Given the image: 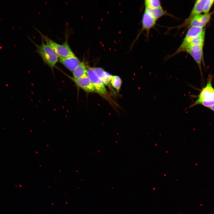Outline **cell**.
<instances>
[{
    "instance_id": "1",
    "label": "cell",
    "mask_w": 214,
    "mask_h": 214,
    "mask_svg": "<svg viewBox=\"0 0 214 214\" xmlns=\"http://www.w3.org/2000/svg\"><path fill=\"white\" fill-rule=\"evenodd\" d=\"M37 48L36 52L41 57L43 62L49 67L52 70L59 61V57L54 51L45 43L42 37V42L37 44L30 39Z\"/></svg>"
},
{
    "instance_id": "2",
    "label": "cell",
    "mask_w": 214,
    "mask_h": 214,
    "mask_svg": "<svg viewBox=\"0 0 214 214\" xmlns=\"http://www.w3.org/2000/svg\"><path fill=\"white\" fill-rule=\"evenodd\" d=\"M36 29L40 34L46 43L54 51L59 58L65 57L74 55L68 43L67 37L65 41L60 44L55 42Z\"/></svg>"
},
{
    "instance_id": "3",
    "label": "cell",
    "mask_w": 214,
    "mask_h": 214,
    "mask_svg": "<svg viewBox=\"0 0 214 214\" xmlns=\"http://www.w3.org/2000/svg\"><path fill=\"white\" fill-rule=\"evenodd\" d=\"M211 81V79L209 78L206 85L201 91L197 99L189 107L200 104L209 108L214 105V88Z\"/></svg>"
},
{
    "instance_id": "4",
    "label": "cell",
    "mask_w": 214,
    "mask_h": 214,
    "mask_svg": "<svg viewBox=\"0 0 214 214\" xmlns=\"http://www.w3.org/2000/svg\"><path fill=\"white\" fill-rule=\"evenodd\" d=\"M203 28L192 27H190L187 31L183 40L178 49L169 57H171L177 54L184 52L188 47L191 40L194 37L200 34L203 31Z\"/></svg>"
},
{
    "instance_id": "5",
    "label": "cell",
    "mask_w": 214,
    "mask_h": 214,
    "mask_svg": "<svg viewBox=\"0 0 214 214\" xmlns=\"http://www.w3.org/2000/svg\"><path fill=\"white\" fill-rule=\"evenodd\" d=\"M87 76L93 84L95 92L102 95L107 94V92L105 85L99 77L93 67L88 68Z\"/></svg>"
},
{
    "instance_id": "6",
    "label": "cell",
    "mask_w": 214,
    "mask_h": 214,
    "mask_svg": "<svg viewBox=\"0 0 214 214\" xmlns=\"http://www.w3.org/2000/svg\"><path fill=\"white\" fill-rule=\"evenodd\" d=\"M65 74L73 81L78 87L81 88L84 91L87 92H95V88L87 76L79 78H75L66 73Z\"/></svg>"
},
{
    "instance_id": "7",
    "label": "cell",
    "mask_w": 214,
    "mask_h": 214,
    "mask_svg": "<svg viewBox=\"0 0 214 214\" xmlns=\"http://www.w3.org/2000/svg\"><path fill=\"white\" fill-rule=\"evenodd\" d=\"M157 20L153 18L146 11L144 10L142 20V28L136 38V40L141 34L144 31H146L148 35L150 29L155 25Z\"/></svg>"
},
{
    "instance_id": "8",
    "label": "cell",
    "mask_w": 214,
    "mask_h": 214,
    "mask_svg": "<svg viewBox=\"0 0 214 214\" xmlns=\"http://www.w3.org/2000/svg\"><path fill=\"white\" fill-rule=\"evenodd\" d=\"M59 61L72 72L81 62L79 59L75 54L67 57L59 58Z\"/></svg>"
},
{
    "instance_id": "9",
    "label": "cell",
    "mask_w": 214,
    "mask_h": 214,
    "mask_svg": "<svg viewBox=\"0 0 214 214\" xmlns=\"http://www.w3.org/2000/svg\"><path fill=\"white\" fill-rule=\"evenodd\" d=\"M207 1L205 0H196L188 17L180 27L183 26L188 24L190 21L194 16L200 15L203 11L204 7Z\"/></svg>"
},
{
    "instance_id": "10",
    "label": "cell",
    "mask_w": 214,
    "mask_h": 214,
    "mask_svg": "<svg viewBox=\"0 0 214 214\" xmlns=\"http://www.w3.org/2000/svg\"><path fill=\"white\" fill-rule=\"evenodd\" d=\"M93 68L104 84L110 87V81L111 75L101 68L95 67Z\"/></svg>"
},
{
    "instance_id": "11",
    "label": "cell",
    "mask_w": 214,
    "mask_h": 214,
    "mask_svg": "<svg viewBox=\"0 0 214 214\" xmlns=\"http://www.w3.org/2000/svg\"><path fill=\"white\" fill-rule=\"evenodd\" d=\"M87 69L84 62H81L78 66L72 72L73 77L79 78L87 76Z\"/></svg>"
},
{
    "instance_id": "12",
    "label": "cell",
    "mask_w": 214,
    "mask_h": 214,
    "mask_svg": "<svg viewBox=\"0 0 214 214\" xmlns=\"http://www.w3.org/2000/svg\"><path fill=\"white\" fill-rule=\"evenodd\" d=\"M145 10L157 20L159 18L166 14V12L162 7L156 9L145 7Z\"/></svg>"
},
{
    "instance_id": "13",
    "label": "cell",
    "mask_w": 214,
    "mask_h": 214,
    "mask_svg": "<svg viewBox=\"0 0 214 214\" xmlns=\"http://www.w3.org/2000/svg\"><path fill=\"white\" fill-rule=\"evenodd\" d=\"M203 50L198 51H193L190 50H186V52L190 54L198 64L199 68L201 70V62L202 59Z\"/></svg>"
},
{
    "instance_id": "14",
    "label": "cell",
    "mask_w": 214,
    "mask_h": 214,
    "mask_svg": "<svg viewBox=\"0 0 214 214\" xmlns=\"http://www.w3.org/2000/svg\"><path fill=\"white\" fill-rule=\"evenodd\" d=\"M188 24H189V26L190 27L203 28L205 26L202 22L201 14L193 17L190 21Z\"/></svg>"
},
{
    "instance_id": "15",
    "label": "cell",
    "mask_w": 214,
    "mask_h": 214,
    "mask_svg": "<svg viewBox=\"0 0 214 214\" xmlns=\"http://www.w3.org/2000/svg\"><path fill=\"white\" fill-rule=\"evenodd\" d=\"M205 34V30L204 29L203 32L200 34L196 36L191 40L188 47L193 45H203L204 40Z\"/></svg>"
},
{
    "instance_id": "16",
    "label": "cell",
    "mask_w": 214,
    "mask_h": 214,
    "mask_svg": "<svg viewBox=\"0 0 214 214\" xmlns=\"http://www.w3.org/2000/svg\"><path fill=\"white\" fill-rule=\"evenodd\" d=\"M110 83L112 87L118 92L119 91L122 84V80L119 76L111 75Z\"/></svg>"
},
{
    "instance_id": "17",
    "label": "cell",
    "mask_w": 214,
    "mask_h": 214,
    "mask_svg": "<svg viewBox=\"0 0 214 214\" xmlns=\"http://www.w3.org/2000/svg\"><path fill=\"white\" fill-rule=\"evenodd\" d=\"M145 7L152 9L161 8L160 1L158 0H146L144 1Z\"/></svg>"
},
{
    "instance_id": "18",
    "label": "cell",
    "mask_w": 214,
    "mask_h": 214,
    "mask_svg": "<svg viewBox=\"0 0 214 214\" xmlns=\"http://www.w3.org/2000/svg\"><path fill=\"white\" fill-rule=\"evenodd\" d=\"M214 3V0H207L204 7L202 11L204 14L208 13L210 9Z\"/></svg>"
},
{
    "instance_id": "19",
    "label": "cell",
    "mask_w": 214,
    "mask_h": 214,
    "mask_svg": "<svg viewBox=\"0 0 214 214\" xmlns=\"http://www.w3.org/2000/svg\"><path fill=\"white\" fill-rule=\"evenodd\" d=\"M209 108L214 111V105Z\"/></svg>"
}]
</instances>
